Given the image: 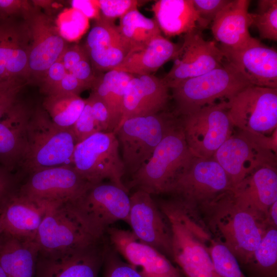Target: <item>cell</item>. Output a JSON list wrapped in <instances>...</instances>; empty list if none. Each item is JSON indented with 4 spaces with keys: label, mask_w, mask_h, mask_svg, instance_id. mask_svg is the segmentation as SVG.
<instances>
[{
    "label": "cell",
    "mask_w": 277,
    "mask_h": 277,
    "mask_svg": "<svg viewBox=\"0 0 277 277\" xmlns=\"http://www.w3.org/2000/svg\"><path fill=\"white\" fill-rule=\"evenodd\" d=\"M198 216L211 236L225 245L240 264L248 266L266 229V217L244 207L226 191L200 206Z\"/></svg>",
    "instance_id": "6da1fadb"
},
{
    "label": "cell",
    "mask_w": 277,
    "mask_h": 277,
    "mask_svg": "<svg viewBox=\"0 0 277 277\" xmlns=\"http://www.w3.org/2000/svg\"><path fill=\"white\" fill-rule=\"evenodd\" d=\"M157 204L170 224L172 261L184 276L221 277L215 269L208 248L211 234L199 217L173 199Z\"/></svg>",
    "instance_id": "7a4b0ae2"
},
{
    "label": "cell",
    "mask_w": 277,
    "mask_h": 277,
    "mask_svg": "<svg viewBox=\"0 0 277 277\" xmlns=\"http://www.w3.org/2000/svg\"><path fill=\"white\" fill-rule=\"evenodd\" d=\"M77 144L72 128L55 125L43 107L33 109L27 128V147L17 175L22 180L44 169L72 165Z\"/></svg>",
    "instance_id": "3957f363"
},
{
    "label": "cell",
    "mask_w": 277,
    "mask_h": 277,
    "mask_svg": "<svg viewBox=\"0 0 277 277\" xmlns=\"http://www.w3.org/2000/svg\"><path fill=\"white\" fill-rule=\"evenodd\" d=\"M252 85L245 76L226 59L219 67L197 77L180 82L169 89L178 116L194 112L204 107L228 101Z\"/></svg>",
    "instance_id": "277c9868"
},
{
    "label": "cell",
    "mask_w": 277,
    "mask_h": 277,
    "mask_svg": "<svg viewBox=\"0 0 277 277\" xmlns=\"http://www.w3.org/2000/svg\"><path fill=\"white\" fill-rule=\"evenodd\" d=\"M194 156L187 146L179 118L150 159L132 175L130 185L151 195L166 193Z\"/></svg>",
    "instance_id": "5b68a950"
},
{
    "label": "cell",
    "mask_w": 277,
    "mask_h": 277,
    "mask_svg": "<svg viewBox=\"0 0 277 277\" xmlns=\"http://www.w3.org/2000/svg\"><path fill=\"white\" fill-rule=\"evenodd\" d=\"M128 192L111 183L91 184L80 197L64 205L92 238L103 239L111 225L128 222Z\"/></svg>",
    "instance_id": "8992f818"
},
{
    "label": "cell",
    "mask_w": 277,
    "mask_h": 277,
    "mask_svg": "<svg viewBox=\"0 0 277 277\" xmlns=\"http://www.w3.org/2000/svg\"><path fill=\"white\" fill-rule=\"evenodd\" d=\"M164 111L124 121L114 131L121 148L125 171L135 173L152 155L157 145L178 120Z\"/></svg>",
    "instance_id": "52a82bcc"
},
{
    "label": "cell",
    "mask_w": 277,
    "mask_h": 277,
    "mask_svg": "<svg viewBox=\"0 0 277 277\" xmlns=\"http://www.w3.org/2000/svg\"><path fill=\"white\" fill-rule=\"evenodd\" d=\"M72 165L92 184L105 179L127 190L122 181L126 171L120 154V144L114 132H97L78 143L74 149Z\"/></svg>",
    "instance_id": "ba28073f"
},
{
    "label": "cell",
    "mask_w": 277,
    "mask_h": 277,
    "mask_svg": "<svg viewBox=\"0 0 277 277\" xmlns=\"http://www.w3.org/2000/svg\"><path fill=\"white\" fill-rule=\"evenodd\" d=\"M232 189L226 173L216 161L194 156L166 193L194 214L202 205Z\"/></svg>",
    "instance_id": "9c48e42d"
},
{
    "label": "cell",
    "mask_w": 277,
    "mask_h": 277,
    "mask_svg": "<svg viewBox=\"0 0 277 277\" xmlns=\"http://www.w3.org/2000/svg\"><path fill=\"white\" fill-rule=\"evenodd\" d=\"M226 107L239 130L269 135L277 130V88L249 86L229 99Z\"/></svg>",
    "instance_id": "30bf717a"
},
{
    "label": "cell",
    "mask_w": 277,
    "mask_h": 277,
    "mask_svg": "<svg viewBox=\"0 0 277 277\" xmlns=\"http://www.w3.org/2000/svg\"><path fill=\"white\" fill-rule=\"evenodd\" d=\"M227 102L179 116L187 146L194 156L213 158L217 150L234 132L227 113Z\"/></svg>",
    "instance_id": "8fae6325"
},
{
    "label": "cell",
    "mask_w": 277,
    "mask_h": 277,
    "mask_svg": "<svg viewBox=\"0 0 277 277\" xmlns=\"http://www.w3.org/2000/svg\"><path fill=\"white\" fill-rule=\"evenodd\" d=\"M108 244L104 239L52 252H39L35 277H98Z\"/></svg>",
    "instance_id": "7c38bea8"
},
{
    "label": "cell",
    "mask_w": 277,
    "mask_h": 277,
    "mask_svg": "<svg viewBox=\"0 0 277 277\" xmlns=\"http://www.w3.org/2000/svg\"><path fill=\"white\" fill-rule=\"evenodd\" d=\"M91 184L72 165H63L28 174L21 182L18 191L33 199L63 204L80 197Z\"/></svg>",
    "instance_id": "4fadbf2b"
},
{
    "label": "cell",
    "mask_w": 277,
    "mask_h": 277,
    "mask_svg": "<svg viewBox=\"0 0 277 277\" xmlns=\"http://www.w3.org/2000/svg\"><path fill=\"white\" fill-rule=\"evenodd\" d=\"M226 173L232 188L258 169L276 167V154L260 145L248 133L239 130L213 156Z\"/></svg>",
    "instance_id": "5bb4252c"
},
{
    "label": "cell",
    "mask_w": 277,
    "mask_h": 277,
    "mask_svg": "<svg viewBox=\"0 0 277 277\" xmlns=\"http://www.w3.org/2000/svg\"><path fill=\"white\" fill-rule=\"evenodd\" d=\"M127 223L141 242L172 260V233L166 217L151 194L140 189L130 196Z\"/></svg>",
    "instance_id": "9a60e30c"
},
{
    "label": "cell",
    "mask_w": 277,
    "mask_h": 277,
    "mask_svg": "<svg viewBox=\"0 0 277 277\" xmlns=\"http://www.w3.org/2000/svg\"><path fill=\"white\" fill-rule=\"evenodd\" d=\"M24 20L30 36L29 70L30 79L41 83L48 68L60 58L68 47L51 19L39 8Z\"/></svg>",
    "instance_id": "2e32d148"
},
{
    "label": "cell",
    "mask_w": 277,
    "mask_h": 277,
    "mask_svg": "<svg viewBox=\"0 0 277 277\" xmlns=\"http://www.w3.org/2000/svg\"><path fill=\"white\" fill-rule=\"evenodd\" d=\"M92 238L64 204L49 205L36 234L39 252H52L84 245Z\"/></svg>",
    "instance_id": "e0dca14e"
},
{
    "label": "cell",
    "mask_w": 277,
    "mask_h": 277,
    "mask_svg": "<svg viewBox=\"0 0 277 277\" xmlns=\"http://www.w3.org/2000/svg\"><path fill=\"white\" fill-rule=\"evenodd\" d=\"M175 58L171 69L163 78L169 88L205 74L221 66L225 60L216 43L205 40L198 29L185 34Z\"/></svg>",
    "instance_id": "ac0fdd59"
},
{
    "label": "cell",
    "mask_w": 277,
    "mask_h": 277,
    "mask_svg": "<svg viewBox=\"0 0 277 277\" xmlns=\"http://www.w3.org/2000/svg\"><path fill=\"white\" fill-rule=\"evenodd\" d=\"M106 234L113 248L143 277H184L167 257L140 241L131 231L109 227Z\"/></svg>",
    "instance_id": "d6986e66"
},
{
    "label": "cell",
    "mask_w": 277,
    "mask_h": 277,
    "mask_svg": "<svg viewBox=\"0 0 277 277\" xmlns=\"http://www.w3.org/2000/svg\"><path fill=\"white\" fill-rule=\"evenodd\" d=\"M225 58L233 65L253 86L277 88V52L253 39L238 49L219 47Z\"/></svg>",
    "instance_id": "ffe728a7"
},
{
    "label": "cell",
    "mask_w": 277,
    "mask_h": 277,
    "mask_svg": "<svg viewBox=\"0 0 277 277\" xmlns=\"http://www.w3.org/2000/svg\"><path fill=\"white\" fill-rule=\"evenodd\" d=\"M30 36L26 22L0 21V81L30 79Z\"/></svg>",
    "instance_id": "44dd1931"
},
{
    "label": "cell",
    "mask_w": 277,
    "mask_h": 277,
    "mask_svg": "<svg viewBox=\"0 0 277 277\" xmlns=\"http://www.w3.org/2000/svg\"><path fill=\"white\" fill-rule=\"evenodd\" d=\"M84 48L93 69L106 72L121 64L130 51L114 21L101 15L95 19Z\"/></svg>",
    "instance_id": "7402d4cb"
},
{
    "label": "cell",
    "mask_w": 277,
    "mask_h": 277,
    "mask_svg": "<svg viewBox=\"0 0 277 277\" xmlns=\"http://www.w3.org/2000/svg\"><path fill=\"white\" fill-rule=\"evenodd\" d=\"M50 204L29 197L21 193L18 188L0 210L2 231L22 240L35 242Z\"/></svg>",
    "instance_id": "603a6c76"
},
{
    "label": "cell",
    "mask_w": 277,
    "mask_h": 277,
    "mask_svg": "<svg viewBox=\"0 0 277 277\" xmlns=\"http://www.w3.org/2000/svg\"><path fill=\"white\" fill-rule=\"evenodd\" d=\"M169 90L163 79L152 74L133 75L125 93L120 125L129 118L165 111L169 98Z\"/></svg>",
    "instance_id": "cb8c5ba5"
},
{
    "label": "cell",
    "mask_w": 277,
    "mask_h": 277,
    "mask_svg": "<svg viewBox=\"0 0 277 277\" xmlns=\"http://www.w3.org/2000/svg\"><path fill=\"white\" fill-rule=\"evenodd\" d=\"M33 109L18 102L0 119V164L9 171L18 168L27 147V128Z\"/></svg>",
    "instance_id": "d4e9b609"
},
{
    "label": "cell",
    "mask_w": 277,
    "mask_h": 277,
    "mask_svg": "<svg viewBox=\"0 0 277 277\" xmlns=\"http://www.w3.org/2000/svg\"><path fill=\"white\" fill-rule=\"evenodd\" d=\"M250 2L248 0L230 1L212 21L211 31L221 47L238 49L253 39L249 32V28L252 26L248 12Z\"/></svg>",
    "instance_id": "484cf974"
},
{
    "label": "cell",
    "mask_w": 277,
    "mask_h": 277,
    "mask_svg": "<svg viewBox=\"0 0 277 277\" xmlns=\"http://www.w3.org/2000/svg\"><path fill=\"white\" fill-rule=\"evenodd\" d=\"M232 192L241 205L266 217L268 209L277 201V168L258 169L233 187Z\"/></svg>",
    "instance_id": "4316f807"
},
{
    "label": "cell",
    "mask_w": 277,
    "mask_h": 277,
    "mask_svg": "<svg viewBox=\"0 0 277 277\" xmlns=\"http://www.w3.org/2000/svg\"><path fill=\"white\" fill-rule=\"evenodd\" d=\"M181 45L159 35L142 48L130 51L113 70L133 75L152 74L166 63L175 58Z\"/></svg>",
    "instance_id": "83f0119b"
},
{
    "label": "cell",
    "mask_w": 277,
    "mask_h": 277,
    "mask_svg": "<svg viewBox=\"0 0 277 277\" xmlns=\"http://www.w3.org/2000/svg\"><path fill=\"white\" fill-rule=\"evenodd\" d=\"M38 253L35 242L0 232V266L7 277H35Z\"/></svg>",
    "instance_id": "f1b7e54d"
},
{
    "label": "cell",
    "mask_w": 277,
    "mask_h": 277,
    "mask_svg": "<svg viewBox=\"0 0 277 277\" xmlns=\"http://www.w3.org/2000/svg\"><path fill=\"white\" fill-rule=\"evenodd\" d=\"M161 31L167 36L188 33L200 28V17L192 0H159L152 6Z\"/></svg>",
    "instance_id": "f546056e"
},
{
    "label": "cell",
    "mask_w": 277,
    "mask_h": 277,
    "mask_svg": "<svg viewBox=\"0 0 277 277\" xmlns=\"http://www.w3.org/2000/svg\"><path fill=\"white\" fill-rule=\"evenodd\" d=\"M133 75L125 72L111 70L96 76L91 88V93L107 107L114 132L121 123L125 93Z\"/></svg>",
    "instance_id": "4dcf8cb0"
},
{
    "label": "cell",
    "mask_w": 277,
    "mask_h": 277,
    "mask_svg": "<svg viewBox=\"0 0 277 277\" xmlns=\"http://www.w3.org/2000/svg\"><path fill=\"white\" fill-rule=\"evenodd\" d=\"M120 18L118 30L130 51L142 48L153 38L162 35L154 18L145 17L137 9Z\"/></svg>",
    "instance_id": "1f68e13d"
},
{
    "label": "cell",
    "mask_w": 277,
    "mask_h": 277,
    "mask_svg": "<svg viewBox=\"0 0 277 277\" xmlns=\"http://www.w3.org/2000/svg\"><path fill=\"white\" fill-rule=\"evenodd\" d=\"M72 129L77 143L97 133L113 132L109 111L104 103L92 93Z\"/></svg>",
    "instance_id": "d6a6232c"
},
{
    "label": "cell",
    "mask_w": 277,
    "mask_h": 277,
    "mask_svg": "<svg viewBox=\"0 0 277 277\" xmlns=\"http://www.w3.org/2000/svg\"><path fill=\"white\" fill-rule=\"evenodd\" d=\"M85 103V100L78 95H49L45 98L43 107L55 125L71 128L81 114Z\"/></svg>",
    "instance_id": "836d02e7"
},
{
    "label": "cell",
    "mask_w": 277,
    "mask_h": 277,
    "mask_svg": "<svg viewBox=\"0 0 277 277\" xmlns=\"http://www.w3.org/2000/svg\"><path fill=\"white\" fill-rule=\"evenodd\" d=\"M248 267L252 277H277V230L268 226Z\"/></svg>",
    "instance_id": "e575fe53"
},
{
    "label": "cell",
    "mask_w": 277,
    "mask_h": 277,
    "mask_svg": "<svg viewBox=\"0 0 277 277\" xmlns=\"http://www.w3.org/2000/svg\"><path fill=\"white\" fill-rule=\"evenodd\" d=\"M252 25L262 39L277 41V1L260 0L255 13H250Z\"/></svg>",
    "instance_id": "d590c367"
},
{
    "label": "cell",
    "mask_w": 277,
    "mask_h": 277,
    "mask_svg": "<svg viewBox=\"0 0 277 277\" xmlns=\"http://www.w3.org/2000/svg\"><path fill=\"white\" fill-rule=\"evenodd\" d=\"M208 248L215 269L221 277H247L233 254L211 235Z\"/></svg>",
    "instance_id": "8d00e7d4"
},
{
    "label": "cell",
    "mask_w": 277,
    "mask_h": 277,
    "mask_svg": "<svg viewBox=\"0 0 277 277\" xmlns=\"http://www.w3.org/2000/svg\"><path fill=\"white\" fill-rule=\"evenodd\" d=\"M55 25L65 41H74L78 39L87 30L89 19L71 7L64 10L58 15Z\"/></svg>",
    "instance_id": "74e56055"
},
{
    "label": "cell",
    "mask_w": 277,
    "mask_h": 277,
    "mask_svg": "<svg viewBox=\"0 0 277 277\" xmlns=\"http://www.w3.org/2000/svg\"><path fill=\"white\" fill-rule=\"evenodd\" d=\"M103 267V277H143L133 267L120 259L116 251L109 246Z\"/></svg>",
    "instance_id": "f35d334b"
},
{
    "label": "cell",
    "mask_w": 277,
    "mask_h": 277,
    "mask_svg": "<svg viewBox=\"0 0 277 277\" xmlns=\"http://www.w3.org/2000/svg\"><path fill=\"white\" fill-rule=\"evenodd\" d=\"M27 83L15 78L0 81V119L18 102V95Z\"/></svg>",
    "instance_id": "ab89813d"
},
{
    "label": "cell",
    "mask_w": 277,
    "mask_h": 277,
    "mask_svg": "<svg viewBox=\"0 0 277 277\" xmlns=\"http://www.w3.org/2000/svg\"><path fill=\"white\" fill-rule=\"evenodd\" d=\"M97 2L101 15L113 21L137 9L139 3L136 0H98Z\"/></svg>",
    "instance_id": "60d3db41"
},
{
    "label": "cell",
    "mask_w": 277,
    "mask_h": 277,
    "mask_svg": "<svg viewBox=\"0 0 277 277\" xmlns=\"http://www.w3.org/2000/svg\"><path fill=\"white\" fill-rule=\"evenodd\" d=\"M200 17V28L204 29L214 19L229 0H192Z\"/></svg>",
    "instance_id": "b9f144b4"
},
{
    "label": "cell",
    "mask_w": 277,
    "mask_h": 277,
    "mask_svg": "<svg viewBox=\"0 0 277 277\" xmlns=\"http://www.w3.org/2000/svg\"><path fill=\"white\" fill-rule=\"evenodd\" d=\"M31 1L26 0H0V19H10L15 15L27 17L35 9Z\"/></svg>",
    "instance_id": "7bdbcfd3"
},
{
    "label": "cell",
    "mask_w": 277,
    "mask_h": 277,
    "mask_svg": "<svg viewBox=\"0 0 277 277\" xmlns=\"http://www.w3.org/2000/svg\"><path fill=\"white\" fill-rule=\"evenodd\" d=\"M20 183L17 175L0 165V210L8 198L18 189Z\"/></svg>",
    "instance_id": "ee69618b"
},
{
    "label": "cell",
    "mask_w": 277,
    "mask_h": 277,
    "mask_svg": "<svg viewBox=\"0 0 277 277\" xmlns=\"http://www.w3.org/2000/svg\"><path fill=\"white\" fill-rule=\"evenodd\" d=\"M90 89L73 75L67 72L64 78L47 95L70 94L80 95L83 91Z\"/></svg>",
    "instance_id": "f6af8a7d"
},
{
    "label": "cell",
    "mask_w": 277,
    "mask_h": 277,
    "mask_svg": "<svg viewBox=\"0 0 277 277\" xmlns=\"http://www.w3.org/2000/svg\"><path fill=\"white\" fill-rule=\"evenodd\" d=\"M68 72L60 58L54 63L47 70L40 83L43 92L48 95L64 78Z\"/></svg>",
    "instance_id": "bcb514c9"
},
{
    "label": "cell",
    "mask_w": 277,
    "mask_h": 277,
    "mask_svg": "<svg viewBox=\"0 0 277 277\" xmlns=\"http://www.w3.org/2000/svg\"><path fill=\"white\" fill-rule=\"evenodd\" d=\"M69 73L88 86L90 89H91L96 78L88 55L76 63Z\"/></svg>",
    "instance_id": "7dc6e473"
},
{
    "label": "cell",
    "mask_w": 277,
    "mask_h": 277,
    "mask_svg": "<svg viewBox=\"0 0 277 277\" xmlns=\"http://www.w3.org/2000/svg\"><path fill=\"white\" fill-rule=\"evenodd\" d=\"M87 55L84 47L75 45L68 47L60 57V60L67 71L69 72L76 63Z\"/></svg>",
    "instance_id": "c3c4849f"
},
{
    "label": "cell",
    "mask_w": 277,
    "mask_h": 277,
    "mask_svg": "<svg viewBox=\"0 0 277 277\" xmlns=\"http://www.w3.org/2000/svg\"><path fill=\"white\" fill-rule=\"evenodd\" d=\"M71 7L78 10L88 19H97L101 16L100 10L97 1L73 0Z\"/></svg>",
    "instance_id": "681fc988"
},
{
    "label": "cell",
    "mask_w": 277,
    "mask_h": 277,
    "mask_svg": "<svg viewBox=\"0 0 277 277\" xmlns=\"http://www.w3.org/2000/svg\"><path fill=\"white\" fill-rule=\"evenodd\" d=\"M247 133V132H246ZM248 133L262 147L277 153V130L269 135Z\"/></svg>",
    "instance_id": "f907efd6"
},
{
    "label": "cell",
    "mask_w": 277,
    "mask_h": 277,
    "mask_svg": "<svg viewBox=\"0 0 277 277\" xmlns=\"http://www.w3.org/2000/svg\"><path fill=\"white\" fill-rule=\"evenodd\" d=\"M266 219L269 226L277 228V201L274 202L268 209Z\"/></svg>",
    "instance_id": "816d5d0a"
},
{
    "label": "cell",
    "mask_w": 277,
    "mask_h": 277,
    "mask_svg": "<svg viewBox=\"0 0 277 277\" xmlns=\"http://www.w3.org/2000/svg\"><path fill=\"white\" fill-rule=\"evenodd\" d=\"M0 277H7L3 269L0 266Z\"/></svg>",
    "instance_id": "f5cc1de1"
},
{
    "label": "cell",
    "mask_w": 277,
    "mask_h": 277,
    "mask_svg": "<svg viewBox=\"0 0 277 277\" xmlns=\"http://www.w3.org/2000/svg\"><path fill=\"white\" fill-rule=\"evenodd\" d=\"M2 231V227H1V223H0V232Z\"/></svg>",
    "instance_id": "db71d44e"
}]
</instances>
